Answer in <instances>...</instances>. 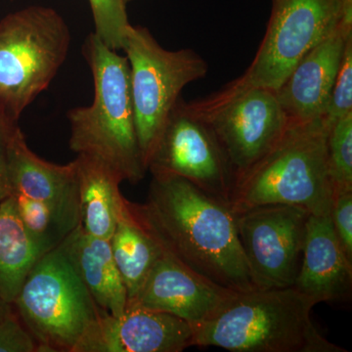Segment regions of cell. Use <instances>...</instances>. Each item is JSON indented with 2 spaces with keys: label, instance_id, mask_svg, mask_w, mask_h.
Wrapping results in <instances>:
<instances>
[{
  "label": "cell",
  "instance_id": "cell-11",
  "mask_svg": "<svg viewBox=\"0 0 352 352\" xmlns=\"http://www.w3.org/2000/svg\"><path fill=\"white\" fill-rule=\"evenodd\" d=\"M153 173L180 176L208 195L229 204L232 177L210 126L179 98L148 164Z\"/></svg>",
  "mask_w": 352,
  "mask_h": 352
},
{
  "label": "cell",
  "instance_id": "cell-27",
  "mask_svg": "<svg viewBox=\"0 0 352 352\" xmlns=\"http://www.w3.org/2000/svg\"><path fill=\"white\" fill-rule=\"evenodd\" d=\"M17 122L0 112V203L10 196L8 178V143L11 131Z\"/></svg>",
  "mask_w": 352,
  "mask_h": 352
},
{
  "label": "cell",
  "instance_id": "cell-3",
  "mask_svg": "<svg viewBox=\"0 0 352 352\" xmlns=\"http://www.w3.org/2000/svg\"><path fill=\"white\" fill-rule=\"evenodd\" d=\"M333 186L329 173L327 129L322 119L289 122L282 138L236 183L234 215L266 205H291L310 214H330Z\"/></svg>",
  "mask_w": 352,
  "mask_h": 352
},
{
  "label": "cell",
  "instance_id": "cell-7",
  "mask_svg": "<svg viewBox=\"0 0 352 352\" xmlns=\"http://www.w3.org/2000/svg\"><path fill=\"white\" fill-rule=\"evenodd\" d=\"M122 50L129 61L136 133L147 170L180 94L189 83L206 78L208 65L190 48L166 50L149 30L139 25H131Z\"/></svg>",
  "mask_w": 352,
  "mask_h": 352
},
{
  "label": "cell",
  "instance_id": "cell-15",
  "mask_svg": "<svg viewBox=\"0 0 352 352\" xmlns=\"http://www.w3.org/2000/svg\"><path fill=\"white\" fill-rule=\"evenodd\" d=\"M352 29L340 24L292 69L276 92L288 122L322 119Z\"/></svg>",
  "mask_w": 352,
  "mask_h": 352
},
{
  "label": "cell",
  "instance_id": "cell-21",
  "mask_svg": "<svg viewBox=\"0 0 352 352\" xmlns=\"http://www.w3.org/2000/svg\"><path fill=\"white\" fill-rule=\"evenodd\" d=\"M10 196L25 231L43 252L61 245L75 230L45 204L20 193H11Z\"/></svg>",
  "mask_w": 352,
  "mask_h": 352
},
{
  "label": "cell",
  "instance_id": "cell-10",
  "mask_svg": "<svg viewBox=\"0 0 352 352\" xmlns=\"http://www.w3.org/2000/svg\"><path fill=\"white\" fill-rule=\"evenodd\" d=\"M310 212L266 205L235 214L238 236L258 289L294 287L302 265Z\"/></svg>",
  "mask_w": 352,
  "mask_h": 352
},
{
  "label": "cell",
  "instance_id": "cell-30",
  "mask_svg": "<svg viewBox=\"0 0 352 352\" xmlns=\"http://www.w3.org/2000/svg\"><path fill=\"white\" fill-rule=\"evenodd\" d=\"M124 1H126V3L127 4V3H129V2L132 1V0H124Z\"/></svg>",
  "mask_w": 352,
  "mask_h": 352
},
{
  "label": "cell",
  "instance_id": "cell-1",
  "mask_svg": "<svg viewBox=\"0 0 352 352\" xmlns=\"http://www.w3.org/2000/svg\"><path fill=\"white\" fill-rule=\"evenodd\" d=\"M127 205L164 254L182 265L237 293L258 289L229 204L180 176L153 173L145 203Z\"/></svg>",
  "mask_w": 352,
  "mask_h": 352
},
{
  "label": "cell",
  "instance_id": "cell-12",
  "mask_svg": "<svg viewBox=\"0 0 352 352\" xmlns=\"http://www.w3.org/2000/svg\"><path fill=\"white\" fill-rule=\"evenodd\" d=\"M239 294L201 277L163 252L127 307L175 315L197 327L221 314Z\"/></svg>",
  "mask_w": 352,
  "mask_h": 352
},
{
  "label": "cell",
  "instance_id": "cell-29",
  "mask_svg": "<svg viewBox=\"0 0 352 352\" xmlns=\"http://www.w3.org/2000/svg\"><path fill=\"white\" fill-rule=\"evenodd\" d=\"M14 309L12 303L7 302L0 296V324L6 318L7 315Z\"/></svg>",
  "mask_w": 352,
  "mask_h": 352
},
{
  "label": "cell",
  "instance_id": "cell-17",
  "mask_svg": "<svg viewBox=\"0 0 352 352\" xmlns=\"http://www.w3.org/2000/svg\"><path fill=\"white\" fill-rule=\"evenodd\" d=\"M59 245L102 314H124L129 296L113 259L110 241L89 235L80 223Z\"/></svg>",
  "mask_w": 352,
  "mask_h": 352
},
{
  "label": "cell",
  "instance_id": "cell-28",
  "mask_svg": "<svg viewBox=\"0 0 352 352\" xmlns=\"http://www.w3.org/2000/svg\"><path fill=\"white\" fill-rule=\"evenodd\" d=\"M342 19L346 27L352 28V0H340Z\"/></svg>",
  "mask_w": 352,
  "mask_h": 352
},
{
  "label": "cell",
  "instance_id": "cell-4",
  "mask_svg": "<svg viewBox=\"0 0 352 352\" xmlns=\"http://www.w3.org/2000/svg\"><path fill=\"white\" fill-rule=\"evenodd\" d=\"M312 298L294 287L242 293L212 320L197 326L195 346L231 352H346L311 320Z\"/></svg>",
  "mask_w": 352,
  "mask_h": 352
},
{
  "label": "cell",
  "instance_id": "cell-26",
  "mask_svg": "<svg viewBox=\"0 0 352 352\" xmlns=\"http://www.w3.org/2000/svg\"><path fill=\"white\" fill-rule=\"evenodd\" d=\"M0 352H38V346L16 310L0 324Z\"/></svg>",
  "mask_w": 352,
  "mask_h": 352
},
{
  "label": "cell",
  "instance_id": "cell-2",
  "mask_svg": "<svg viewBox=\"0 0 352 352\" xmlns=\"http://www.w3.org/2000/svg\"><path fill=\"white\" fill-rule=\"evenodd\" d=\"M82 53L94 76V98L90 106L69 111V147L107 166L122 182L136 184L147 170L136 133L129 61L94 32Z\"/></svg>",
  "mask_w": 352,
  "mask_h": 352
},
{
  "label": "cell",
  "instance_id": "cell-16",
  "mask_svg": "<svg viewBox=\"0 0 352 352\" xmlns=\"http://www.w3.org/2000/svg\"><path fill=\"white\" fill-rule=\"evenodd\" d=\"M294 288L316 305L351 296L352 261L340 244L330 214H310L308 219L302 265Z\"/></svg>",
  "mask_w": 352,
  "mask_h": 352
},
{
  "label": "cell",
  "instance_id": "cell-20",
  "mask_svg": "<svg viewBox=\"0 0 352 352\" xmlns=\"http://www.w3.org/2000/svg\"><path fill=\"white\" fill-rule=\"evenodd\" d=\"M110 245L129 302L138 293L153 266L163 254V250L132 214L126 199Z\"/></svg>",
  "mask_w": 352,
  "mask_h": 352
},
{
  "label": "cell",
  "instance_id": "cell-23",
  "mask_svg": "<svg viewBox=\"0 0 352 352\" xmlns=\"http://www.w3.org/2000/svg\"><path fill=\"white\" fill-rule=\"evenodd\" d=\"M95 25L94 34L112 50H124L131 27L124 0H89Z\"/></svg>",
  "mask_w": 352,
  "mask_h": 352
},
{
  "label": "cell",
  "instance_id": "cell-22",
  "mask_svg": "<svg viewBox=\"0 0 352 352\" xmlns=\"http://www.w3.org/2000/svg\"><path fill=\"white\" fill-rule=\"evenodd\" d=\"M327 159L333 189H352V113L328 127Z\"/></svg>",
  "mask_w": 352,
  "mask_h": 352
},
{
  "label": "cell",
  "instance_id": "cell-5",
  "mask_svg": "<svg viewBox=\"0 0 352 352\" xmlns=\"http://www.w3.org/2000/svg\"><path fill=\"white\" fill-rule=\"evenodd\" d=\"M71 34L61 15L31 6L0 22V112L17 122L66 61Z\"/></svg>",
  "mask_w": 352,
  "mask_h": 352
},
{
  "label": "cell",
  "instance_id": "cell-19",
  "mask_svg": "<svg viewBox=\"0 0 352 352\" xmlns=\"http://www.w3.org/2000/svg\"><path fill=\"white\" fill-rule=\"evenodd\" d=\"M45 254L21 222L12 197L0 203V296L12 303L32 266Z\"/></svg>",
  "mask_w": 352,
  "mask_h": 352
},
{
  "label": "cell",
  "instance_id": "cell-25",
  "mask_svg": "<svg viewBox=\"0 0 352 352\" xmlns=\"http://www.w3.org/2000/svg\"><path fill=\"white\" fill-rule=\"evenodd\" d=\"M330 217L340 244L352 261V189H333Z\"/></svg>",
  "mask_w": 352,
  "mask_h": 352
},
{
  "label": "cell",
  "instance_id": "cell-13",
  "mask_svg": "<svg viewBox=\"0 0 352 352\" xmlns=\"http://www.w3.org/2000/svg\"><path fill=\"white\" fill-rule=\"evenodd\" d=\"M196 329L175 315L127 307L120 316L103 314L75 352H182L195 346Z\"/></svg>",
  "mask_w": 352,
  "mask_h": 352
},
{
  "label": "cell",
  "instance_id": "cell-18",
  "mask_svg": "<svg viewBox=\"0 0 352 352\" xmlns=\"http://www.w3.org/2000/svg\"><path fill=\"white\" fill-rule=\"evenodd\" d=\"M80 182V221L85 232L110 241L124 197L119 176L91 157H76Z\"/></svg>",
  "mask_w": 352,
  "mask_h": 352
},
{
  "label": "cell",
  "instance_id": "cell-9",
  "mask_svg": "<svg viewBox=\"0 0 352 352\" xmlns=\"http://www.w3.org/2000/svg\"><path fill=\"white\" fill-rule=\"evenodd\" d=\"M340 24L346 25L340 0H272L258 52L231 85L277 90L308 51Z\"/></svg>",
  "mask_w": 352,
  "mask_h": 352
},
{
  "label": "cell",
  "instance_id": "cell-24",
  "mask_svg": "<svg viewBox=\"0 0 352 352\" xmlns=\"http://www.w3.org/2000/svg\"><path fill=\"white\" fill-rule=\"evenodd\" d=\"M352 113V36L347 39L344 56L333 82L324 117L326 129Z\"/></svg>",
  "mask_w": 352,
  "mask_h": 352
},
{
  "label": "cell",
  "instance_id": "cell-14",
  "mask_svg": "<svg viewBox=\"0 0 352 352\" xmlns=\"http://www.w3.org/2000/svg\"><path fill=\"white\" fill-rule=\"evenodd\" d=\"M8 178L10 194L45 204L73 229L82 223L78 161L64 166L44 161L30 149L18 124L9 138Z\"/></svg>",
  "mask_w": 352,
  "mask_h": 352
},
{
  "label": "cell",
  "instance_id": "cell-8",
  "mask_svg": "<svg viewBox=\"0 0 352 352\" xmlns=\"http://www.w3.org/2000/svg\"><path fill=\"white\" fill-rule=\"evenodd\" d=\"M187 105L214 132L230 170L232 189L276 144L289 124L276 92L268 88L228 82Z\"/></svg>",
  "mask_w": 352,
  "mask_h": 352
},
{
  "label": "cell",
  "instance_id": "cell-6",
  "mask_svg": "<svg viewBox=\"0 0 352 352\" xmlns=\"http://www.w3.org/2000/svg\"><path fill=\"white\" fill-rule=\"evenodd\" d=\"M13 307L38 352H75L103 315L60 245L32 266Z\"/></svg>",
  "mask_w": 352,
  "mask_h": 352
}]
</instances>
